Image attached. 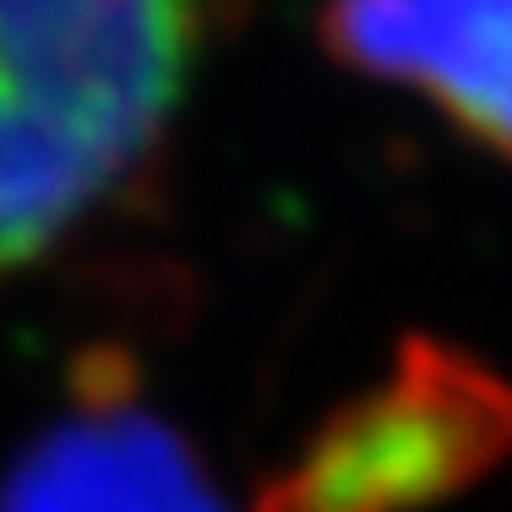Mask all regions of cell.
I'll return each instance as SVG.
<instances>
[{"mask_svg": "<svg viewBox=\"0 0 512 512\" xmlns=\"http://www.w3.org/2000/svg\"><path fill=\"white\" fill-rule=\"evenodd\" d=\"M202 0H0V273L88 229L169 137Z\"/></svg>", "mask_w": 512, "mask_h": 512, "instance_id": "1", "label": "cell"}, {"mask_svg": "<svg viewBox=\"0 0 512 512\" xmlns=\"http://www.w3.org/2000/svg\"><path fill=\"white\" fill-rule=\"evenodd\" d=\"M0 512H229L186 436L93 382L0 480Z\"/></svg>", "mask_w": 512, "mask_h": 512, "instance_id": "2", "label": "cell"}, {"mask_svg": "<svg viewBox=\"0 0 512 512\" xmlns=\"http://www.w3.org/2000/svg\"><path fill=\"white\" fill-rule=\"evenodd\" d=\"M327 44L512 158V0H327Z\"/></svg>", "mask_w": 512, "mask_h": 512, "instance_id": "3", "label": "cell"}]
</instances>
